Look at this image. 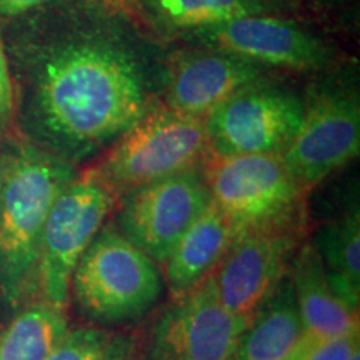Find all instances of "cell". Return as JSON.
<instances>
[{
  "instance_id": "cell-9",
  "label": "cell",
  "mask_w": 360,
  "mask_h": 360,
  "mask_svg": "<svg viewBox=\"0 0 360 360\" xmlns=\"http://www.w3.org/2000/svg\"><path fill=\"white\" fill-rule=\"evenodd\" d=\"M252 319L229 312L210 276L175 297L152 330L150 360H232Z\"/></svg>"
},
{
  "instance_id": "cell-18",
  "label": "cell",
  "mask_w": 360,
  "mask_h": 360,
  "mask_svg": "<svg viewBox=\"0 0 360 360\" xmlns=\"http://www.w3.org/2000/svg\"><path fill=\"white\" fill-rule=\"evenodd\" d=\"M67 330L65 309L30 302L0 332V360H45Z\"/></svg>"
},
{
  "instance_id": "cell-7",
  "label": "cell",
  "mask_w": 360,
  "mask_h": 360,
  "mask_svg": "<svg viewBox=\"0 0 360 360\" xmlns=\"http://www.w3.org/2000/svg\"><path fill=\"white\" fill-rule=\"evenodd\" d=\"M304 117V102L283 89L254 82L205 117L209 154H282Z\"/></svg>"
},
{
  "instance_id": "cell-17",
  "label": "cell",
  "mask_w": 360,
  "mask_h": 360,
  "mask_svg": "<svg viewBox=\"0 0 360 360\" xmlns=\"http://www.w3.org/2000/svg\"><path fill=\"white\" fill-rule=\"evenodd\" d=\"M332 290L349 307L360 305V215L357 205L327 224L314 240Z\"/></svg>"
},
{
  "instance_id": "cell-4",
  "label": "cell",
  "mask_w": 360,
  "mask_h": 360,
  "mask_svg": "<svg viewBox=\"0 0 360 360\" xmlns=\"http://www.w3.org/2000/svg\"><path fill=\"white\" fill-rule=\"evenodd\" d=\"M162 292V269L112 225L87 247L70 282L80 312L102 327L143 317Z\"/></svg>"
},
{
  "instance_id": "cell-16",
  "label": "cell",
  "mask_w": 360,
  "mask_h": 360,
  "mask_svg": "<svg viewBox=\"0 0 360 360\" xmlns=\"http://www.w3.org/2000/svg\"><path fill=\"white\" fill-rule=\"evenodd\" d=\"M302 344L304 326L287 276L252 317L232 360H297Z\"/></svg>"
},
{
  "instance_id": "cell-12",
  "label": "cell",
  "mask_w": 360,
  "mask_h": 360,
  "mask_svg": "<svg viewBox=\"0 0 360 360\" xmlns=\"http://www.w3.org/2000/svg\"><path fill=\"white\" fill-rule=\"evenodd\" d=\"M197 39L255 65L319 70L328 64V49L295 22L259 13L199 30Z\"/></svg>"
},
{
  "instance_id": "cell-22",
  "label": "cell",
  "mask_w": 360,
  "mask_h": 360,
  "mask_svg": "<svg viewBox=\"0 0 360 360\" xmlns=\"http://www.w3.org/2000/svg\"><path fill=\"white\" fill-rule=\"evenodd\" d=\"M13 115V85L6 51L0 39V132L7 127Z\"/></svg>"
},
{
  "instance_id": "cell-21",
  "label": "cell",
  "mask_w": 360,
  "mask_h": 360,
  "mask_svg": "<svg viewBox=\"0 0 360 360\" xmlns=\"http://www.w3.org/2000/svg\"><path fill=\"white\" fill-rule=\"evenodd\" d=\"M357 350H360V335L340 337L314 345L297 360H349Z\"/></svg>"
},
{
  "instance_id": "cell-3",
  "label": "cell",
  "mask_w": 360,
  "mask_h": 360,
  "mask_svg": "<svg viewBox=\"0 0 360 360\" xmlns=\"http://www.w3.org/2000/svg\"><path fill=\"white\" fill-rule=\"evenodd\" d=\"M202 174L210 200L236 237L249 232H304L307 188L281 154H207Z\"/></svg>"
},
{
  "instance_id": "cell-23",
  "label": "cell",
  "mask_w": 360,
  "mask_h": 360,
  "mask_svg": "<svg viewBox=\"0 0 360 360\" xmlns=\"http://www.w3.org/2000/svg\"><path fill=\"white\" fill-rule=\"evenodd\" d=\"M47 0H0V15L17 17L42 6Z\"/></svg>"
},
{
  "instance_id": "cell-13",
  "label": "cell",
  "mask_w": 360,
  "mask_h": 360,
  "mask_svg": "<svg viewBox=\"0 0 360 360\" xmlns=\"http://www.w3.org/2000/svg\"><path fill=\"white\" fill-rule=\"evenodd\" d=\"M260 77L259 65L232 53L215 51L187 56L172 67L167 109L205 119L215 107Z\"/></svg>"
},
{
  "instance_id": "cell-11",
  "label": "cell",
  "mask_w": 360,
  "mask_h": 360,
  "mask_svg": "<svg viewBox=\"0 0 360 360\" xmlns=\"http://www.w3.org/2000/svg\"><path fill=\"white\" fill-rule=\"evenodd\" d=\"M304 232H249L236 237L210 274L219 300L229 312L252 319L289 276Z\"/></svg>"
},
{
  "instance_id": "cell-20",
  "label": "cell",
  "mask_w": 360,
  "mask_h": 360,
  "mask_svg": "<svg viewBox=\"0 0 360 360\" xmlns=\"http://www.w3.org/2000/svg\"><path fill=\"white\" fill-rule=\"evenodd\" d=\"M135 335L109 327L69 328L45 360H134Z\"/></svg>"
},
{
  "instance_id": "cell-14",
  "label": "cell",
  "mask_w": 360,
  "mask_h": 360,
  "mask_svg": "<svg viewBox=\"0 0 360 360\" xmlns=\"http://www.w3.org/2000/svg\"><path fill=\"white\" fill-rule=\"evenodd\" d=\"M289 281L304 326V344L299 357L321 342L360 335L359 310L349 307L332 290L314 242H305L295 252Z\"/></svg>"
},
{
  "instance_id": "cell-6",
  "label": "cell",
  "mask_w": 360,
  "mask_h": 360,
  "mask_svg": "<svg viewBox=\"0 0 360 360\" xmlns=\"http://www.w3.org/2000/svg\"><path fill=\"white\" fill-rule=\"evenodd\" d=\"M115 200V193L90 170L72 180L57 197L40 237L37 300L67 309L74 270Z\"/></svg>"
},
{
  "instance_id": "cell-1",
  "label": "cell",
  "mask_w": 360,
  "mask_h": 360,
  "mask_svg": "<svg viewBox=\"0 0 360 360\" xmlns=\"http://www.w3.org/2000/svg\"><path fill=\"white\" fill-rule=\"evenodd\" d=\"M34 103L42 148L70 164L114 143L148 110L137 58L117 40L96 34L45 53Z\"/></svg>"
},
{
  "instance_id": "cell-19",
  "label": "cell",
  "mask_w": 360,
  "mask_h": 360,
  "mask_svg": "<svg viewBox=\"0 0 360 360\" xmlns=\"http://www.w3.org/2000/svg\"><path fill=\"white\" fill-rule=\"evenodd\" d=\"M143 4L160 25L188 32L270 11L269 0H143Z\"/></svg>"
},
{
  "instance_id": "cell-8",
  "label": "cell",
  "mask_w": 360,
  "mask_h": 360,
  "mask_svg": "<svg viewBox=\"0 0 360 360\" xmlns=\"http://www.w3.org/2000/svg\"><path fill=\"white\" fill-rule=\"evenodd\" d=\"M209 204L204 174L186 170L124 193L117 229L164 267L180 237Z\"/></svg>"
},
{
  "instance_id": "cell-15",
  "label": "cell",
  "mask_w": 360,
  "mask_h": 360,
  "mask_svg": "<svg viewBox=\"0 0 360 360\" xmlns=\"http://www.w3.org/2000/svg\"><path fill=\"white\" fill-rule=\"evenodd\" d=\"M236 233L224 215L212 204L195 219L170 252L164 264V276L169 292L175 297L186 294L205 281L231 249Z\"/></svg>"
},
{
  "instance_id": "cell-25",
  "label": "cell",
  "mask_w": 360,
  "mask_h": 360,
  "mask_svg": "<svg viewBox=\"0 0 360 360\" xmlns=\"http://www.w3.org/2000/svg\"><path fill=\"white\" fill-rule=\"evenodd\" d=\"M349 360H360V350H357V352H355Z\"/></svg>"
},
{
  "instance_id": "cell-2",
  "label": "cell",
  "mask_w": 360,
  "mask_h": 360,
  "mask_svg": "<svg viewBox=\"0 0 360 360\" xmlns=\"http://www.w3.org/2000/svg\"><path fill=\"white\" fill-rule=\"evenodd\" d=\"M70 162L39 146L11 143L0 175V295L20 307L37 295L40 237L53 202L74 180Z\"/></svg>"
},
{
  "instance_id": "cell-24",
  "label": "cell",
  "mask_w": 360,
  "mask_h": 360,
  "mask_svg": "<svg viewBox=\"0 0 360 360\" xmlns=\"http://www.w3.org/2000/svg\"><path fill=\"white\" fill-rule=\"evenodd\" d=\"M102 2L109 4V6H117V7H127L130 4H134L135 0H102Z\"/></svg>"
},
{
  "instance_id": "cell-10",
  "label": "cell",
  "mask_w": 360,
  "mask_h": 360,
  "mask_svg": "<svg viewBox=\"0 0 360 360\" xmlns=\"http://www.w3.org/2000/svg\"><path fill=\"white\" fill-rule=\"evenodd\" d=\"M360 152V107L340 92H317L304 103V117L282 159L302 186L312 188Z\"/></svg>"
},
{
  "instance_id": "cell-26",
  "label": "cell",
  "mask_w": 360,
  "mask_h": 360,
  "mask_svg": "<svg viewBox=\"0 0 360 360\" xmlns=\"http://www.w3.org/2000/svg\"><path fill=\"white\" fill-rule=\"evenodd\" d=\"M0 175H2V154H0Z\"/></svg>"
},
{
  "instance_id": "cell-5",
  "label": "cell",
  "mask_w": 360,
  "mask_h": 360,
  "mask_svg": "<svg viewBox=\"0 0 360 360\" xmlns=\"http://www.w3.org/2000/svg\"><path fill=\"white\" fill-rule=\"evenodd\" d=\"M207 154L205 119L167 107L148 109L90 172L119 197L155 180L199 169Z\"/></svg>"
}]
</instances>
